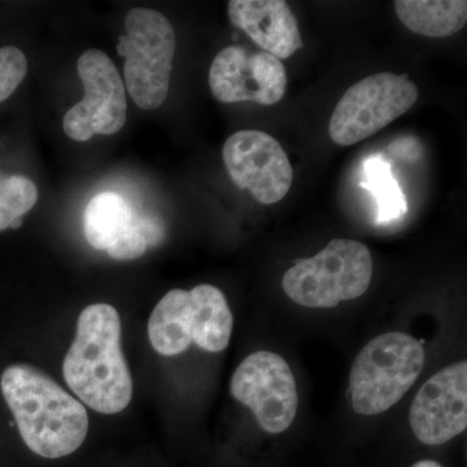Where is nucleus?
<instances>
[{
    "label": "nucleus",
    "instance_id": "1",
    "mask_svg": "<svg viewBox=\"0 0 467 467\" xmlns=\"http://www.w3.org/2000/svg\"><path fill=\"white\" fill-rule=\"evenodd\" d=\"M0 387L18 431L33 453L61 459L75 453L88 431V416L81 401L32 365H11Z\"/></svg>",
    "mask_w": 467,
    "mask_h": 467
},
{
    "label": "nucleus",
    "instance_id": "2",
    "mask_svg": "<svg viewBox=\"0 0 467 467\" xmlns=\"http://www.w3.org/2000/svg\"><path fill=\"white\" fill-rule=\"evenodd\" d=\"M64 379L79 400L101 414L130 404L133 379L121 349V319L109 304L86 306L63 364Z\"/></svg>",
    "mask_w": 467,
    "mask_h": 467
},
{
    "label": "nucleus",
    "instance_id": "3",
    "mask_svg": "<svg viewBox=\"0 0 467 467\" xmlns=\"http://www.w3.org/2000/svg\"><path fill=\"white\" fill-rule=\"evenodd\" d=\"M233 313L225 295L211 285L169 291L149 319V337L162 356H177L192 343L207 352H223L233 333Z\"/></svg>",
    "mask_w": 467,
    "mask_h": 467
},
{
    "label": "nucleus",
    "instance_id": "4",
    "mask_svg": "<svg viewBox=\"0 0 467 467\" xmlns=\"http://www.w3.org/2000/svg\"><path fill=\"white\" fill-rule=\"evenodd\" d=\"M425 365V349L416 337L389 333L361 349L350 368L352 407L362 416L391 409L416 383Z\"/></svg>",
    "mask_w": 467,
    "mask_h": 467
},
{
    "label": "nucleus",
    "instance_id": "5",
    "mask_svg": "<svg viewBox=\"0 0 467 467\" xmlns=\"http://www.w3.org/2000/svg\"><path fill=\"white\" fill-rule=\"evenodd\" d=\"M373 259L367 245L349 239H334L309 259L296 261L285 273V295L306 308H334L358 299L368 291Z\"/></svg>",
    "mask_w": 467,
    "mask_h": 467
},
{
    "label": "nucleus",
    "instance_id": "6",
    "mask_svg": "<svg viewBox=\"0 0 467 467\" xmlns=\"http://www.w3.org/2000/svg\"><path fill=\"white\" fill-rule=\"evenodd\" d=\"M125 36L117 51L125 57V85L140 109H158L167 100L175 52L173 26L164 15L134 8L126 15Z\"/></svg>",
    "mask_w": 467,
    "mask_h": 467
},
{
    "label": "nucleus",
    "instance_id": "7",
    "mask_svg": "<svg viewBox=\"0 0 467 467\" xmlns=\"http://www.w3.org/2000/svg\"><path fill=\"white\" fill-rule=\"evenodd\" d=\"M420 91L408 75L383 72L350 86L335 107L328 134L339 146L368 140L407 113Z\"/></svg>",
    "mask_w": 467,
    "mask_h": 467
},
{
    "label": "nucleus",
    "instance_id": "8",
    "mask_svg": "<svg viewBox=\"0 0 467 467\" xmlns=\"http://www.w3.org/2000/svg\"><path fill=\"white\" fill-rule=\"evenodd\" d=\"M230 391L250 408L269 434H282L296 418L299 398L294 373L282 356L259 350L236 368Z\"/></svg>",
    "mask_w": 467,
    "mask_h": 467
},
{
    "label": "nucleus",
    "instance_id": "9",
    "mask_svg": "<svg viewBox=\"0 0 467 467\" xmlns=\"http://www.w3.org/2000/svg\"><path fill=\"white\" fill-rule=\"evenodd\" d=\"M77 70L85 97L64 116V131L77 142H86L95 134L119 133L128 119V106L124 81L113 61L91 48L78 58Z\"/></svg>",
    "mask_w": 467,
    "mask_h": 467
},
{
    "label": "nucleus",
    "instance_id": "10",
    "mask_svg": "<svg viewBox=\"0 0 467 467\" xmlns=\"http://www.w3.org/2000/svg\"><path fill=\"white\" fill-rule=\"evenodd\" d=\"M223 162L233 182L261 204L281 202L294 181V169L281 143L260 130L234 133L223 144Z\"/></svg>",
    "mask_w": 467,
    "mask_h": 467
},
{
    "label": "nucleus",
    "instance_id": "11",
    "mask_svg": "<svg viewBox=\"0 0 467 467\" xmlns=\"http://www.w3.org/2000/svg\"><path fill=\"white\" fill-rule=\"evenodd\" d=\"M209 88L221 103L252 101L275 106L284 99L287 73L282 61L265 51L229 46L212 63Z\"/></svg>",
    "mask_w": 467,
    "mask_h": 467
},
{
    "label": "nucleus",
    "instance_id": "12",
    "mask_svg": "<svg viewBox=\"0 0 467 467\" xmlns=\"http://www.w3.org/2000/svg\"><path fill=\"white\" fill-rule=\"evenodd\" d=\"M409 420L418 441L441 445L467 427V362L441 368L417 392Z\"/></svg>",
    "mask_w": 467,
    "mask_h": 467
},
{
    "label": "nucleus",
    "instance_id": "13",
    "mask_svg": "<svg viewBox=\"0 0 467 467\" xmlns=\"http://www.w3.org/2000/svg\"><path fill=\"white\" fill-rule=\"evenodd\" d=\"M230 21L276 58H288L303 47L296 17L285 0H232Z\"/></svg>",
    "mask_w": 467,
    "mask_h": 467
},
{
    "label": "nucleus",
    "instance_id": "14",
    "mask_svg": "<svg viewBox=\"0 0 467 467\" xmlns=\"http://www.w3.org/2000/svg\"><path fill=\"white\" fill-rule=\"evenodd\" d=\"M393 5L407 29L423 36L447 38L467 23L465 0H398Z\"/></svg>",
    "mask_w": 467,
    "mask_h": 467
},
{
    "label": "nucleus",
    "instance_id": "15",
    "mask_svg": "<svg viewBox=\"0 0 467 467\" xmlns=\"http://www.w3.org/2000/svg\"><path fill=\"white\" fill-rule=\"evenodd\" d=\"M135 227V213L130 204L115 192L94 196L85 209L84 230L88 244L107 251Z\"/></svg>",
    "mask_w": 467,
    "mask_h": 467
},
{
    "label": "nucleus",
    "instance_id": "16",
    "mask_svg": "<svg viewBox=\"0 0 467 467\" xmlns=\"http://www.w3.org/2000/svg\"><path fill=\"white\" fill-rule=\"evenodd\" d=\"M359 184L376 198L378 223H391L407 213V198L393 177L391 165L382 156H371L365 160Z\"/></svg>",
    "mask_w": 467,
    "mask_h": 467
},
{
    "label": "nucleus",
    "instance_id": "17",
    "mask_svg": "<svg viewBox=\"0 0 467 467\" xmlns=\"http://www.w3.org/2000/svg\"><path fill=\"white\" fill-rule=\"evenodd\" d=\"M38 201V190L24 175L3 177L0 181V232L9 229L17 218H23Z\"/></svg>",
    "mask_w": 467,
    "mask_h": 467
},
{
    "label": "nucleus",
    "instance_id": "18",
    "mask_svg": "<svg viewBox=\"0 0 467 467\" xmlns=\"http://www.w3.org/2000/svg\"><path fill=\"white\" fill-rule=\"evenodd\" d=\"M26 54L14 46L0 48V103L8 99L26 78Z\"/></svg>",
    "mask_w": 467,
    "mask_h": 467
},
{
    "label": "nucleus",
    "instance_id": "19",
    "mask_svg": "<svg viewBox=\"0 0 467 467\" xmlns=\"http://www.w3.org/2000/svg\"><path fill=\"white\" fill-rule=\"evenodd\" d=\"M137 223L149 247L159 244L164 239L165 227L158 217L149 216V214H137Z\"/></svg>",
    "mask_w": 467,
    "mask_h": 467
},
{
    "label": "nucleus",
    "instance_id": "20",
    "mask_svg": "<svg viewBox=\"0 0 467 467\" xmlns=\"http://www.w3.org/2000/svg\"><path fill=\"white\" fill-rule=\"evenodd\" d=\"M410 467H442L441 463L436 462V461L432 460H425L420 461V462L414 463L413 466Z\"/></svg>",
    "mask_w": 467,
    "mask_h": 467
},
{
    "label": "nucleus",
    "instance_id": "21",
    "mask_svg": "<svg viewBox=\"0 0 467 467\" xmlns=\"http://www.w3.org/2000/svg\"><path fill=\"white\" fill-rule=\"evenodd\" d=\"M21 225H23V218H17V220L12 223L11 229L16 230L18 227H21Z\"/></svg>",
    "mask_w": 467,
    "mask_h": 467
},
{
    "label": "nucleus",
    "instance_id": "22",
    "mask_svg": "<svg viewBox=\"0 0 467 467\" xmlns=\"http://www.w3.org/2000/svg\"><path fill=\"white\" fill-rule=\"evenodd\" d=\"M3 177H5V175H3L2 173H0V181L3 180Z\"/></svg>",
    "mask_w": 467,
    "mask_h": 467
}]
</instances>
